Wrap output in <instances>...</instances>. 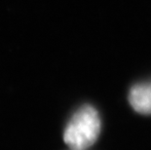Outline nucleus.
<instances>
[{"instance_id": "1", "label": "nucleus", "mask_w": 151, "mask_h": 150, "mask_svg": "<svg viewBox=\"0 0 151 150\" xmlns=\"http://www.w3.org/2000/svg\"><path fill=\"white\" fill-rule=\"evenodd\" d=\"M101 118L97 109L85 104L73 114L63 132L65 142L73 150H83L97 141L101 132Z\"/></svg>"}, {"instance_id": "2", "label": "nucleus", "mask_w": 151, "mask_h": 150, "mask_svg": "<svg viewBox=\"0 0 151 150\" xmlns=\"http://www.w3.org/2000/svg\"><path fill=\"white\" fill-rule=\"evenodd\" d=\"M129 101L137 112L143 115L151 114V83H139L131 88Z\"/></svg>"}]
</instances>
